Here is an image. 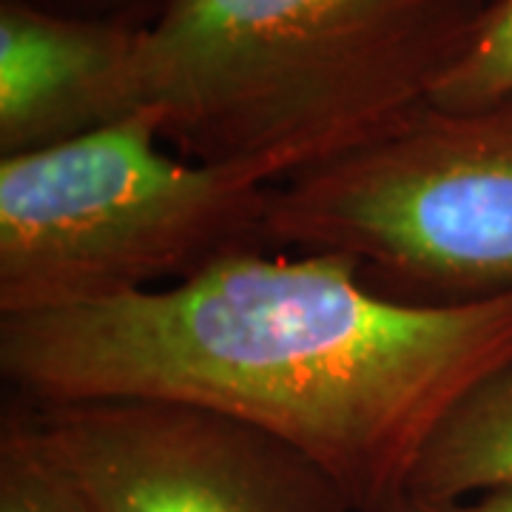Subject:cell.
I'll use <instances>...</instances> for the list:
<instances>
[{"label": "cell", "instance_id": "obj_1", "mask_svg": "<svg viewBox=\"0 0 512 512\" xmlns=\"http://www.w3.org/2000/svg\"><path fill=\"white\" fill-rule=\"evenodd\" d=\"M512 367V293L413 305L348 256L239 251L160 291L0 316V373L32 404L163 402L274 436L356 512L407 490L470 390Z\"/></svg>", "mask_w": 512, "mask_h": 512}, {"label": "cell", "instance_id": "obj_2", "mask_svg": "<svg viewBox=\"0 0 512 512\" xmlns=\"http://www.w3.org/2000/svg\"><path fill=\"white\" fill-rule=\"evenodd\" d=\"M490 0H174L146 109L185 160L285 183L430 103Z\"/></svg>", "mask_w": 512, "mask_h": 512}, {"label": "cell", "instance_id": "obj_3", "mask_svg": "<svg viewBox=\"0 0 512 512\" xmlns=\"http://www.w3.org/2000/svg\"><path fill=\"white\" fill-rule=\"evenodd\" d=\"M151 109L66 146L0 157V316L160 291L265 248L276 185L165 151Z\"/></svg>", "mask_w": 512, "mask_h": 512}, {"label": "cell", "instance_id": "obj_4", "mask_svg": "<svg viewBox=\"0 0 512 512\" xmlns=\"http://www.w3.org/2000/svg\"><path fill=\"white\" fill-rule=\"evenodd\" d=\"M274 251L348 256L413 305L512 293V97L421 106L365 146L276 185Z\"/></svg>", "mask_w": 512, "mask_h": 512}, {"label": "cell", "instance_id": "obj_5", "mask_svg": "<svg viewBox=\"0 0 512 512\" xmlns=\"http://www.w3.org/2000/svg\"><path fill=\"white\" fill-rule=\"evenodd\" d=\"M29 407L94 512H356L311 458L217 413L163 402Z\"/></svg>", "mask_w": 512, "mask_h": 512}, {"label": "cell", "instance_id": "obj_6", "mask_svg": "<svg viewBox=\"0 0 512 512\" xmlns=\"http://www.w3.org/2000/svg\"><path fill=\"white\" fill-rule=\"evenodd\" d=\"M146 29L0 0V157L66 146L146 111Z\"/></svg>", "mask_w": 512, "mask_h": 512}, {"label": "cell", "instance_id": "obj_7", "mask_svg": "<svg viewBox=\"0 0 512 512\" xmlns=\"http://www.w3.org/2000/svg\"><path fill=\"white\" fill-rule=\"evenodd\" d=\"M512 484V367L470 390L413 464L407 493L467 498Z\"/></svg>", "mask_w": 512, "mask_h": 512}, {"label": "cell", "instance_id": "obj_8", "mask_svg": "<svg viewBox=\"0 0 512 512\" xmlns=\"http://www.w3.org/2000/svg\"><path fill=\"white\" fill-rule=\"evenodd\" d=\"M0 512H94L18 396L0 416Z\"/></svg>", "mask_w": 512, "mask_h": 512}, {"label": "cell", "instance_id": "obj_9", "mask_svg": "<svg viewBox=\"0 0 512 512\" xmlns=\"http://www.w3.org/2000/svg\"><path fill=\"white\" fill-rule=\"evenodd\" d=\"M512 97V0H490L470 43L430 97V106L484 109Z\"/></svg>", "mask_w": 512, "mask_h": 512}, {"label": "cell", "instance_id": "obj_10", "mask_svg": "<svg viewBox=\"0 0 512 512\" xmlns=\"http://www.w3.org/2000/svg\"><path fill=\"white\" fill-rule=\"evenodd\" d=\"M26 3L69 18L106 20V23H123L131 29H151L174 0H26Z\"/></svg>", "mask_w": 512, "mask_h": 512}, {"label": "cell", "instance_id": "obj_11", "mask_svg": "<svg viewBox=\"0 0 512 512\" xmlns=\"http://www.w3.org/2000/svg\"><path fill=\"white\" fill-rule=\"evenodd\" d=\"M373 512H512V484L487 490V493L467 495V498H450V501L419 498V495L402 490L399 495L387 498L382 507H376Z\"/></svg>", "mask_w": 512, "mask_h": 512}]
</instances>
